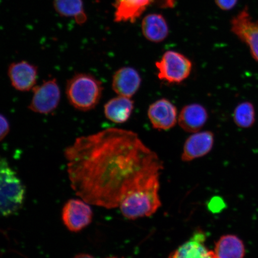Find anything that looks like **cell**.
I'll list each match as a JSON object with an SVG mask.
<instances>
[{
    "mask_svg": "<svg viewBox=\"0 0 258 258\" xmlns=\"http://www.w3.org/2000/svg\"><path fill=\"white\" fill-rule=\"evenodd\" d=\"M134 102L130 98L118 96L104 105L105 117L114 123L122 124L130 119L134 110Z\"/></svg>",
    "mask_w": 258,
    "mask_h": 258,
    "instance_id": "obj_15",
    "label": "cell"
},
{
    "mask_svg": "<svg viewBox=\"0 0 258 258\" xmlns=\"http://www.w3.org/2000/svg\"><path fill=\"white\" fill-rule=\"evenodd\" d=\"M142 83L140 73L130 67H122L112 77V88L118 96L131 98L138 92Z\"/></svg>",
    "mask_w": 258,
    "mask_h": 258,
    "instance_id": "obj_12",
    "label": "cell"
},
{
    "mask_svg": "<svg viewBox=\"0 0 258 258\" xmlns=\"http://www.w3.org/2000/svg\"><path fill=\"white\" fill-rule=\"evenodd\" d=\"M214 139L211 131H199L190 135L183 145L182 160L188 162L205 156L214 147Z\"/></svg>",
    "mask_w": 258,
    "mask_h": 258,
    "instance_id": "obj_10",
    "label": "cell"
},
{
    "mask_svg": "<svg viewBox=\"0 0 258 258\" xmlns=\"http://www.w3.org/2000/svg\"><path fill=\"white\" fill-rule=\"evenodd\" d=\"M157 76L160 80L170 84H180L188 78L192 63L183 54L168 50L156 62Z\"/></svg>",
    "mask_w": 258,
    "mask_h": 258,
    "instance_id": "obj_5",
    "label": "cell"
},
{
    "mask_svg": "<svg viewBox=\"0 0 258 258\" xmlns=\"http://www.w3.org/2000/svg\"><path fill=\"white\" fill-rule=\"evenodd\" d=\"M25 188L5 158L0 157V217H9L24 205Z\"/></svg>",
    "mask_w": 258,
    "mask_h": 258,
    "instance_id": "obj_4",
    "label": "cell"
},
{
    "mask_svg": "<svg viewBox=\"0 0 258 258\" xmlns=\"http://www.w3.org/2000/svg\"><path fill=\"white\" fill-rule=\"evenodd\" d=\"M73 258H95L94 257L88 254H77L75 257Z\"/></svg>",
    "mask_w": 258,
    "mask_h": 258,
    "instance_id": "obj_23",
    "label": "cell"
},
{
    "mask_svg": "<svg viewBox=\"0 0 258 258\" xmlns=\"http://www.w3.org/2000/svg\"><path fill=\"white\" fill-rule=\"evenodd\" d=\"M159 177H151L124 197L119 207L125 218L134 220L150 217L158 211L161 206Z\"/></svg>",
    "mask_w": 258,
    "mask_h": 258,
    "instance_id": "obj_2",
    "label": "cell"
},
{
    "mask_svg": "<svg viewBox=\"0 0 258 258\" xmlns=\"http://www.w3.org/2000/svg\"><path fill=\"white\" fill-rule=\"evenodd\" d=\"M64 156L76 195L106 209L119 207L127 194L163 169L162 161L137 134L118 128L76 139Z\"/></svg>",
    "mask_w": 258,
    "mask_h": 258,
    "instance_id": "obj_1",
    "label": "cell"
},
{
    "mask_svg": "<svg viewBox=\"0 0 258 258\" xmlns=\"http://www.w3.org/2000/svg\"><path fill=\"white\" fill-rule=\"evenodd\" d=\"M206 234L197 230L188 240L174 250L169 258H211V250L206 246Z\"/></svg>",
    "mask_w": 258,
    "mask_h": 258,
    "instance_id": "obj_14",
    "label": "cell"
},
{
    "mask_svg": "<svg viewBox=\"0 0 258 258\" xmlns=\"http://www.w3.org/2000/svg\"><path fill=\"white\" fill-rule=\"evenodd\" d=\"M208 118V112L205 106L194 103L183 106L179 112L177 121L183 131L194 134L204 127Z\"/></svg>",
    "mask_w": 258,
    "mask_h": 258,
    "instance_id": "obj_13",
    "label": "cell"
},
{
    "mask_svg": "<svg viewBox=\"0 0 258 258\" xmlns=\"http://www.w3.org/2000/svg\"><path fill=\"white\" fill-rule=\"evenodd\" d=\"M148 117L153 127L161 131L175 127L178 120L176 106L166 98L158 99L150 105Z\"/></svg>",
    "mask_w": 258,
    "mask_h": 258,
    "instance_id": "obj_9",
    "label": "cell"
},
{
    "mask_svg": "<svg viewBox=\"0 0 258 258\" xmlns=\"http://www.w3.org/2000/svg\"><path fill=\"white\" fill-rule=\"evenodd\" d=\"M10 131V124L4 115L0 114V142L7 137Z\"/></svg>",
    "mask_w": 258,
    "mask_h": 258,
    "instance_id": "obj_21",
    "label": "cell"
},
{
    "mask_svg": "<svg viewBox=\"0 0 258 258\" xmlns=\"http://www.w3.org/2000/svg\"><path fill=\"white\" fill-rule=\"evenodd\" d=\"M8 75L12 85L16 90L21 92L30 91L37 83V67L25 60L12 63L9 67Z\"/></svg>",
    "mask_w": 258,
    "mask_h": 258,
    "instance_id": "obj_11",
    "label": "cell"
},
{
    "mask_svg": "<svg viewBox=\"0 0 258 258\" xmlns=\"http://www.w3.org/2000/svg\"><path fill=\"white\" fill-rule=\"evenodd\" d=\"M53 5L60 15L74 18L78 24L85 23L87 16L82 0H54Z\"/></svg>",
    "mask_w": 258,
    "mask_h": 258,
    "instance_id": "obj_19",
    "label": "cell"
},
{
    "mask_svg": "<svg viewBox=\"0 0 258 258\" xmlns=\"http://www.w3.org/2000/svg\"><path fill=\"white\" fill-rule=\"evenodd\" d=\"M92 218V210L83 200L71 199L63 206L62 220L70 231H82L91 223Z\"/></svg>",
    "mask_w": 258,
    "mask_h": 258,
    "instance_id": "obj_7",
    "label": "cell"
},
{
    "mask_svg": "<svg viewBox=\"0 0 258 258\" xmlns=\"http://www.w3.org/2000/svg\"><path fill=\"white\" fill-rule=\"evenodd\" d=\"M231 31L249 47L251 55L258 62V22L243 9L231 21Z\"/></svg>",
    "mask_w": 258,
    "mask_h": 258,
    "instance_id": "obj_8",
    "label": "cell"
},
{
    "mask_svg": "<svg viewBox=\"0 0 258 258\" xmlns=\"http://www.w3.org/2000/svg\"><path fill=\"white\" fill-rule=\"evenodd\" d=\"M156 2V0H115V21L133 23L148 6Z\"/></svg>",
    "mask_w": 258,
    "mask_h": 258,
    "instance_id": "obj_16",
    "label": "cell"
},
{
    "mask_svg": "<svg viewBox=\"0 0 258 258\" xmlns=\"http://www.w3.org/2000/svg\"><path fill=\"white\" fill-rule=\"evenodd\" d=\"M32 90L33 96L29 105L32 111L47 114L55 110L60 100V90L56 79L45 81Z\"/></svg>",
    "mask_w": 258,
    "mask_h": 258,
    "instance_id": "obj_6",
    "label": "cell"
},
{
    "mask_svg": "<svg viewBox=\"0 0 258 258\" xmlns=\"http://www.w3.org/2000/svg\"><path fill=\"white\" fill-rule=\"evenodd\" d=\"M254 106L249 102H244L235 107L233 114L235 124L237 126L247 128L254 124L256 120Z\"/></svg>",
    "mask_w": 258,
    "mask_h": 258,
    "instance_id": "obj_20",
    "label": "cell"
},
{
    "mask_svg": "<svg viewBox=\"0 0 258 258\" xmlns=\"http://www.w3.org/2000/svg\"><path fill=\"white\" fill-rule=\"evenodd\" d=\"M243 242L234 235H225L216 243L214 250H211V258H243Z\"/></svg>",
    "mask_w": 258,
    "mask_h": 258,
    "instance_id": "obj_18",
    "label": "cell"
},
{
    "mask_svg": "<svg viewBox=\"0 0 258 258\" xmlns=\"http://www.w3.org/2000/svg\"><path fill=\"white\" fill-rule=\"evenodd\" d=\"M108 258H118V257H108Z\"/></svg>",
    "mask_w": 258,
    "mask_h": 258,
    "instance_id": "obj_24",
    "label": "cell"
},
{
    "mask_svg": "<svg viewBox=\"0 0 258 258\" xmlns=\"http://www.w3.org/2000/svg\"><path fill=\"white\" fill-rule=\"evenodd\" d=\"M238 0H215L216 4L223 11H230L235 7Z\"/></svg>",
    "mask_w": 258,
    "mask_h": 258,
    "instance_id": "obj_22",
    "label": "cell"
},
{
    "mask_svg": "<svg viewBox=\"0 0 258 258\" xmlns=\"http://www.w3.org/2000/svg\"><path fill=\"white\" fill-rule=\"evenodd\" d=\"M101 81L90 74L79 73L68 81L66 94L70 104L82 111H89L98 105L102 96Z\"/></svg>",
    "mask_w": 258,
    "mask_h": 258,
    "instance_id": "obj_3",
    "label": "cell"
},
{
    "mask_svg": "<svg viewBox=\"0 0 258 258\" xmlns=\"http://www.w3.org/2000/svg\"><path fill=\"white\" fill-rule=\"evenodd\" d=\"M142 31L146 39L159 43L168 36L169 27L166 19L160 14H150L142 22Z\"/></svg>",
    "mask_w": 258,
    "mask_h": 258,
    "instance_id": "obj_17",
    "label": "cell"
}]
</instances>
